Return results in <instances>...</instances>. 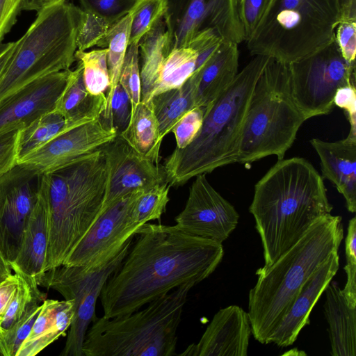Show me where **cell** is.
Wrapping results in <instances>:
<instances>
[{
    "label": "cell",
    "mask_w": 356,
    "mask_h": 356,
    "mask_svg": "<svg viewBox=\"0 0 356 356\" xmlns=\"http://www.w3.org/2000/svg\"><path fill=\"white\" fill-rule=\"evenodd\" d=\"M99 296L104 316L131 313L186 284L197 285L221 262L222 243L174 226L145 223Z\"/></svg>",
    "instance_id": "1"
},
{
    "label": "cell",
    "mask_w": 356,
    "mask_h": 356,
    "mask_svg": "<svg viewBox=\"0 0 356 356\" xmlns=\"http://www.w3.org/2000/svg\"><path fill=\"white\" fill-rule=\"evenodd\" d=\"M323 179L301 157L278 161L255 184L249 211L268 268L296 244L312 225L331 213Z\"/></svg>",
    "instance_id": "2"
},
{
    "label": "cell",
    "mask_w": 356,
    "mask_h": 356,
    "mask_svg": "<svg viewBox=\"0 0 356 356\" xmlns=\"http://www.w3.org/2000/svg\"><path fill=\"white\" fill-rule=\"evenodd\" d=\"M343 238L342 218L331 213L316 220L301 238L258 276L248 296L252 334L266 343L308 279L339 251Z\"/></svg>",
    "instance_id": "3"
},
{
    "label": "cell",
    "mask_w": 356,
    "mask_h": 356,
    "mask_svg": "<svg viewBox=\"0 0 356 356\" xmlns=\"http://www.w3.org/2000/svg\"><path fill=\"white\" fill-rule=\"evenodd\" d=\"M205 109L201 128L165 159L166 181L179 186L201 174L238 163L245 118L254 87L270 58L256 55Z\"/></svg>",
    "instance_id": "4"
},
{
    "label": "cell",
    "mask_w": 356,
    "mask_h": 356,
    "mask_svg": "<svg viewBox=\"0 0 356 356\" xmlns=\"http://www.w3.org/2000/svg\"><path fill=\"white\" fill-rule=\"evenodd\" d=\"M106 182L102 147L43 175L48 232L44 272L63 264L98 218Z\"/></svg>",
    "instance_id": "5"
},
{
    "label": "cell",
    "mask_w": 356,
    "mask_h": 356,
    "mask_svg": "<svg viewBox=\"0 0 356 356\" xmlns=\"http://www.w3.org/2000/svg\"><path fill=\"white\" fill-rule=\"evenodd\" d=\"M192 284L181 285L144 309L96 317L86 332L83 356L175 355L177 329Z\"/></svg>",
    "instance_id": "6"
},
{
    "label": "cell",
    "mask_w": 356,
    "mask_h": 356,
    "mask_svg": "<svg viewBox=\"0 0 356 356\" xmlns=\"http://www.w3.org/2000/svg\"><path fill=\"white\" fill-rule=\"evenodd\" d=\"M85 12L67 0H52L37 11L35 20L16 41L0 79V104L33 81L67 70L76 61V40Z\"/></svg>",
    "instance_id": "7"
},
{
    "label": "cell",
    "mask_w": 356,
    "mask_h": 356,
    "mask_svg": "<svg viewBox=\"0 0 356 356\" xmlns=\"http://www.w3.org/2000/svg\"><path fill=\"white\" fill-rule=\"evenodd\" d=\"M341 20L339 0H268L247 47L252 56L291 64L334 42Z\"/></svg>",
    "instance_id": "8"
},
{
    "label": "cell",
    "mask_w": 356,
    "mask_h": 356,
    "mask_svg": "<svg viewBox=\"0 0 356 356\" xmlns=\"http://www.w3.org/2000/svg\"><path fill=\"white\" fill-rule=\"evenodd\" d=\"M306 120L292 96L289 64L270 58L249 102L238 163L250 164L270 155L283 159Z\"/></svg>",
    "instance_id": "9"
},
{
    "label": "cell",
    "mask_w": 356,
    "mask_h": 356,
    "mask_svg": "<svg viewBox=\"0 0 356 356\" xmlns=\"http://www.w3.org/2000/svg\"><path fill=\"white\" fill-rule=\"evenodd\" d=\"M129 239L120 252L96 268L60 265L45 271L38 285L60 293L74 302V316L60 356H83L82 347L89 325L95 318L97 298L110 276L119 268L132 245Z\"/></svg>",
    "instance_id": "10"
},
{
    "label": "cell",
    "mask_w": 356,
    "mask_h": 356,
    "mask_svg": "<svg viewBox=\"0 0 356 356\" xmlns=\"http://www.w3.org/2000/svg\"><path fill=\"white\" fill-rule=\"evenodd\" d=\"M356 64L341 55L335 41L314 54L289 64L293 99L307 120L329 114L337 90L356 85Z\"/></svg>",
    "instance_id": "11"
},
{
    "label": "cell",
    "mask_w": 356,
    "mask_h": 356,
    "mask_svg": "<svg viewBox=\"0 0 356 356\" xmlns=\"http://www.w3.org/2000/svg\"><path fill=\"white\" fill-rule=\"evenodd\" d=\"M163 21L170 52L187 47L198 35L211 33L224 42L245 41L238 0H164Z\"/></svg>",
    "instance_id": "12"
},
{
    "label": "cell",
    "mask_w": 356,
    "mask_h": 356,
    "mask_svg": "<svg viewBox=\"0 0 356 356\" xmlns=\"http://www.w3.org/2000/svg\"><path fill=\"white\" fill-rule=\"evenodd\" d=\"M143 191L124 195L102 212L62 265L96 268L118 254L143 226L134 216Z\"/></svg>",
    "instance_id": "13"
},
{
    "label": "cell",
    "mask_w": 356,
    "mask_h": 356,
    "mask_svg": "<svg viewBox=\"0 0 356 356\" xmlns=\"http://www.w3.org/2000/svg\"><path fill=\"white\" fill-rule=\"evenodd\" d=\"M42 176L17 163L0 177V250L10 264L19 251L25 227L39 196Z\"/></svg>",
    "instance_id": "14"
},
{
    "label": "cell",
    "mask_w": 356,
    "mask_h": 356,
    "mask_svg": "<svg viewBox=\"0 0 356 356\" xmlns=\"http://www.w3.org/2000/svg\"><path fill=\"white\" fill-rule=\"evenodd\" d=\"M184 209L175 217L174 227L184 233L222 243L235 229L239 214L207 181L196 177Z\"/></svg>",
    "instance_id": "15"
},
{
    "label": "cell",
    "mask_w": 356,
    "mask_h": 356,
    "mask_svg": "<svg viewBox=\"0 0 356 356\" xmlns=\"http://www.w3.org/2000/svg\"><path fill=\"white\" fill-rule=\"evenodd\" d=\"M102 149L106 161L107 182L99 216L124 195L166 181L163 166L141 156L120 135Z\"/></svg>",
    "instance_id": "16"
},
{
    "label": "cell",
    "mask_w": 356,
    "mask_h": 356,
    "mask_svg": "<svg viewBox=\"0 0 356 356\" xmlns=\"http://www.w3.org/2000/svg\"><path fill=\"white\" fill-rule=\"evenodd\" d=\"M117 135L99 117L58 135L18 163L48 174L97 150Z\"/></svg>",
    "instance_id": "17"
},
{
    "label": "cell",
    "mask_w": 356,
    "mask_h": 356,
    "mask_svg": "<svg viewBox=\"0 0 356 356\" xmlns=\"http://www.w3.org/2000/svg\"><path fill=\"white\" fill-rule=\"evenodd\" d=\"M70 72V69L38 79L0 104V135L23 129L54 111Z\"/></svg>",
    "instance_id": "18"
},
{
    "label": "cell",
    "mask_w": 356,
    "mask_h": 356,
    "mask_svg": "<svg viewBox=\"0 0 356 356\" xmlns=\"http://www.w3.org/2000/svg\"><path fill=\"white\" fill-rule=\"evenodd\" d=\"M251 334L248 313L239 306L230 305L213 316L197 343L179 355L246 356Z\"/></svg>",
    "instance_id": "19"
},
{
    "label": "cell",
    "mask_w": 356,
    "mask_h": 356,
    "mask_svg": "<svg viewBox=\"0 0 356 356\" xmlns=\"http://www.w3.org/2000/svg\"><path fill=\"white\" fill-rule=\"evenodd\" d=\"M339 267V251H336L305 282L266 343L287 347L296 341L302 329L309 323V315L314 306Z\"/></svg>",
    "instance_id": "20"
},
{
    "label": "cell",
    "mask_w": 356,
    "mask_h": 356,
    "mask_svg": "<svg viewBox=\"0 0 356 356\" xmlns=\"http://www.w3.org/2000/svg\"><path fill=\"white\" fill-rule=\"evenodd\" d=\"M310 143L321 161L323 179L331 181L345 199L350 213L356 211V135L327 142L313 138Z\"/></svg>",
    "instance_id": "21"
},
{
    "label": "cell",
    "mask_w": 356,
    "mask_h": 356,
    "mask_svg": "<svg viewBox=\"0 0 356 356\" xmlns=\"http://www.w3.org/2000/svg\"><path fill=\"white\" fill-rule=\"evenodd\" d=\"M47 245L46 202L40 188L25 227L19 251L10 263L12 270L21 272L33 287H39L38 280L44 272Z\"/></svg>",
    "instance_id": "22"
},
{
    "label": "cell",
    "mask_w": 356,
    "mask_h": 356,
    "mask_svg": "<svg viewBox=\"0 0 356 356\" xmlns=\"http://www.w3.org/2000/svg\"><path fill=\"white\" fill-rule=\"evenodd\" d=\"M238 44L222 42L193 75L197 81L195 106L206 109L233 82L238 74Z\"/></svg>",
    "instance_id": "23"
},
{
    "label": "cell",
    "mask_w": 356,
    "mask_h": 356,
    "mask_svg": "<svg viewBox=\"0 0 356 356\" xmlns=\"http://www.w3.org/2000/svg\"><path fill=\"white\" fill-rule=\"evenodd\" d=\"M324 292L323 309L328 324L330 354L356 356V307L348 305L336 282H330Z\"/></svg>",
    "instance_id": "24"
},
{
    "label": "cell",
    "mask_w": 356,
    "mask_h": 356,
    "mask_svg": "<svg viewBox=\"0 0 356 356\" xmlns=\"http://www.w3.org/2000/svg\"><path fill=\"white\" fill-rule=\"evenodd\" d=\"M74 309L72 300H44L31 330L16 356H34L70 328Z\"/></svg>",
    "instance_id": "25"
},
{
    "label": "cell",
    "mask_w": 356,
    "mask_h": 356,
    "mask_svg": "<svg viewBox=\"0 0 356 356\" xmlns=\"http://www.w3.org/2000/svg\"><path fill=\"white\" fill-rule=\"evenodd\" d=\"M106 107V94H90L86 90L83 67L78 61L76 67L70 72L67 84L55 108L70 128L99 118Z\"/></svg>",
    "instance_id": "26"
},
{
    "label": "cell",
    "mask_w": 356,
    "mask_h": 356,
    "mask_svg": "<svg viewBox=\"0 0 356 356\" xmlns=\"http://www.w3.org/2000/svg\"><path fill=\"white\" fill-rule=\"evenodd\" d=\"M118 135L141 156L159 164L163 139L159 122L149 104L140 101L136 106L127 127Z\"/></svg>",
    "instance_id": "27"
},
{
    "label": "cell",
    "mask_w": 356,
    "mask_h": 356,
    "mask_svg": "<svg viewBox=\"0 0 356 356\" xmlns=\"http://www.w3.org/2000/svg\"><path fill=\"white\" fill-rule=\"evenodd\" d=\"M138 49L142 60L140 70L141 101L148 103L163 60L170 53L163 18L140 39Z\"/></svg>",
    "instance_id": "28"
},
{
    "label": "cell",
    "mask_w": 356,
    "mask_h": 356,
    "mask_svg": "<svg viewBox=\"0 0 356 356\" xmlns=\"http://www.w3.org/2000/svg\"><path fill=\"white\" fill-rule=\"evenodd\" d=\"M196 86V79L191 75L180 88L159 93L147 103L157 118L162 139L185 113L195 107Z\"/></svg>",
    "instance_id": "29"
},
{
    "label": "cell",
    "mask_w": 356,
    "mask_h": 356,
    "mask_svg": "<svg viewBox=\"0 0 356 356\" xmlns=\"http://www.w3.org/2000/svg\"><path fill=\"white\" fill-rule=\"evenodd\" d=\"M197 56L195 50L189 47L172 49L163 60L149 101L159 93L180 88L194 72Z\"/></svg>",
    "instance_id": "30"
},
{
    "label": "cell",
    "mask_w": 356,
    "mask_h": 356,
    "mask_svg": "<svg viewBox=\"0 0 356 356\" xmlns=\"http://www.w3.org/2000/svg\"><path fill=\"white\" fill-rule=\"evenodd\" d=\"M132 18L131 10L110 27L105 38L98 45L101 47H107L108 49L107 65L111 85L106 93V106L111 99L115 88L119 83L122 66L129 47Z\"/></svg>",
    "instance_id": "31"
},
{
    "label": "cell",
    "mask_w": 356,
    "mask_h": 356,
    "mask_svg": "<svg viewBox=\"0 0 356 356\" xmlns=\"http://www.w3.org/2000/svg\"><path fill=\"white\" fill-rule=\"evenodd\" d=\"M71 129L63 116L55 109L40 116L21 129L18 145L19 161Z\"/></svg>",
    "instance_id": "32"
},
{
    "label": "cell",
    "mask_w": 356,
    "mask_h": 356,
    "mask_svg": "<svg viewBox=\"0 0 356 356\" xmlns=\"http://www.w3.org/2000/svg\"><path fill=\"white\" fill-rule=\"evenodd\" d=\"M107 48L90 51L76 50V60L83 67V77L88 92L94 95L106 93L111 85Z\"/></svg>",
    "instance_id": "33"
},
{
    "label": "cell",
    "mask_w": 356,
    "mask_h": 356,
    "mask_svg": "<svg viewBox=\"0 0 356 356\" xmlns=\"http://www.w3.org/2000/svg\"><path fill=\"white\" fill-rule=\"evenodd\" d=\"M44 293L35 295L29 303L22 316L3 334L0 340V354L2 356H16L40 311Z\"/></svg>",
    "instance_id": "34"
},
{
    "label": "cell",
    "mask_w": 356,
    "mask_h": 356,
    "mask_svg": "<svg viewBox=\"0 0 356 356\" xmlns=\"http://www.w3.org/2000/svg\"><path fill=\"white\" fill-rule=\"evenodd\" d=\"M170 187L166 181L141 193L134 208V216L138 223L143 225L149 221L160 219L170 200Z\"/></svg>",
    "instance_id": "35"
},
{
    "label": "cell",
    "mask_w": 356,
    "mask_h": 356,
    "mask_svg": "<svg viewBox=\"0 0 356 356\" xmlns=\"http://www.w3.org/2000/svg\"><path fill=\"white\" fill-rule=\"evenodd\" d=\"M164 0H138L132 8L129 46L138 44L140 39L163 17Z\"/></svg>",
    "instance_id": "36"
},
{
    "label": "cell",
    "mask_w": 356,
    "mask_h": 356,
    "mask_svg": "<svg viewBox=\"0 0 356 356\" xmlns=\"http://www.w3.org/2000/svg\"><path fill=\"white\" fill-rule=\"evenodd\" d=\"M131 115L130 98L122 86L118 83L100 118L108 128L115 131L118 135L127 127Z\"/></svg>",
    "instance_id": "37"
},
{
    "label": "cell",
    "mask_w": 356,
    "mask_h": 356,
    "mask_svg": "<svg viewBox=\"0 0 356 356\" xmlns=\"http://www.w3.org/2000/svg\"><path fill=\"white\" fill-rule=\"evenodd\" d=\"M138 54V44H131L128 47L119 79V83L130 98L131 111L141 101Z\"/></svg>",
    "instance_id": "38"
},
{
    "label": "cell",
    "mask_w": 356,
    "mask_h": 356,
    "mask_svg": "<svg viewBox=\"0 0 356 356\" xmlns=\"http://www.w3.org/2000/svg\"><path fill=\"white\" fill-rule=\"evenodd\" d=\"M82 10L113 25L134 7L138 0H79Z\"/></svg>",
    "instance_id": "39"
},
{
    "label": "cell",
    "mask_w": 356,
    "mask_h": 356,
    "mask_svg": "<svg viewBox=\"0 0 356 356\" xmlns=\"http://www.w3.org/2000/svg\"><path fill=\"white\" fill-rule=\"evenodd\" d=\"M347 280L342 292L351 307H356V218L348 221L345 239Z\"/></svg>",
    "instance_id": "40"
},
{
    "label": "cell",
    "mask_w": 356,
    "mask_h": 356,
    "mask_svg": "<svg viewBox=\"0 0 356 356\" xmlns=\"http://www.w3.org/2000/svg\"><path fill=\"white\" fill-rule=\"evenodd\" d=\"M205 112L202 107H195L185 113L174 125L171 132L175 135L177 148L188 146L199 132Z\"/></svg>",
    "instance_id": "41"
},
{
    "label": "cell",
    "mask_w": 356,
    "mask_h": 356,
    "mask_svg": "<svg viewBox=\"0 0 356 356\" xmlns=\"http://www.w3.org/2000/svg\"><path fill=\"white\" fill-rule=\"evenodd\" d=\"M111 26L104 19L85 12L84 21L76 40L77 50L86 51L93 46H98Z\"/></svg>",
    "instance_id": "42"
},
{
    "label": "cell",
    "mask_w": 356,
    "mask_h": 356,
    "mask_svg": "<svg viewBox=\"0 0 356 356\" xmlns=\"http://www.w3.org/2000/svg\"><path fill=\"white\" fill-rule=\"evenodd\" d=\"M334 41L342 57L348 63L356 64V20H341L336 29Z\"/></svg>",
    "instance_id": "43"
},
{
    "label": "cell",
    "mask_w": 356,
    "mask_h": 356,
    "mask_svg": "<svg viewBox=\"0 0 356 356\" xmlns=\"http://www.w3.org/2000/svg\"><path fill=\"white\" fill-rule=\"evenodd\" d=\"M268 0H238V14L243 27L245 41L254 30Z\"/></svg>",
    "instance_id": "44"
},
{
    "label": "cell",
    "mask_w": 356,
    "mask_h": 356,
    "mask_svg": "<svg viewBox=\"0 0 356 356\" xmlns=\"http://www.w3.org/2000/svg\"><path fill=\"white\" fill-rule=\"evenodd\" d=\"M20 133L17 129L0 135V177L18 163Z\"/></svg>",
    "instance_id": "45"
},
{
    "label": "cell",
    "mask_w": 356,
    "mask_h": 356,
    "mask_svg": "<svg viewBox=\"0 0 356 356\" xmlns=\"http://www.w3.org/2000/svg\"><path fill=\"white\" fill-rule=\"evenodd\" d=\"M356 85L339 88L334 97V104L343 109L350 125V134L356 135Z\"/></svg>",
    "instance_id": "46"
},
{
    "label": "cell",
    "mask_w": 356,
    "mask_h": 356,
    "mask_svg": "<svg viewBox=\"0 0 356 356\" xmlns=\"http://www.w3.org/2000/svg\"><path fill=\"white\" fill-rule=\"evenodd\" d=\"M24 0H0V50L6 35L16 24Z\"/></svg>",
    "instance_id": "47"
},
{
    "label": "cell",
    "mask_w": 356,
    "mask_h": 356,
    "mask_svg": "<svg viewBox=\"0 0 356 356\" xmlns=\"http://www.w3.org/2000/svg\"><path fill=\"white\" fill-rule=\"evenodd\" d=\"M17 284L18 278L15 273L0 284V340L3 334L2 330L3 318L15 293Z\"/></svg>",
    "instance_id": "48"
},
{
    "label": "cell",
    "mask_w": 356,
    "mask_h": 356,
    "mask_svg": "<svg viewBox=\"0 0 356 356\" xmlns=\"http://www.w3.org/2000/svg\"><path fill=\"white\" fill-rule=\"evenodd\" d=\"M16 47L15 42L4 43L0 50V79L3 75Z\"/></svg>",
    "instance_id": "49"
},
{
    "label": "cell",
    "mask_w": 356,
    "mask_h": 356,
    "mask_svg": "<svg viewBox=\"0 0 356 356\" xmlns=\"http://www.w3.org/2000/svg\"><path fill=\"white\" fill-rule=\"evenodd\" d=\"M342 13V20H356V0H339Z\"/></svg>",
    "instance_id": "50"
},
{
    "label": "cell",
    "mask_w": 356,
    "mask_h": 356,
    "mask_svg": "<svg viewBox=\"0 0 356 356\" xmlns=\"http://www.w3.org/2000/svg\"><path fill=\"white\" fill-rule=\"evenodd\" d=\"M13 273L10 262L0 250V284Z\"/></svg>",
    "instance_id": "51"
},
{
    "label": "cell",
    "mask_w": 356,
    "mask_h": 356,
    "mask_svg": "<svg viewBox=\"0 0 356 356\" xmlns=\"http://www.w3.org/2000/svg\"><path fill=\"white\" fill-rule=\"evenodd\" d=\"M42 5V0H24L23 10L38 11Z\"/></svg>",
    "instance_id": "52"
},
{
    "label": "cell",
    "mask_w": 356,
    "mask_h": 356,
    "mask_svg": "<svg viewBox=\"0 0 356 356\" xmlns=\"http://www.w3.org/2000/svg\"><path fill=\"white\" fill-rule=\"evenodd\" d=\"M50 1H52V0H42V3L44 4V3H45L47 2H49Z\"/></svg>",
    "instance_id": "53"
},
{
    "label": "cell",
    "mask_w": 356,
    "mask_h": 356,
    "mask_svg": "<svg viewBox=\"0 0 356 356\" xmlns=\"http://www.w3.org/2000/svg\"><path fill=\"white\" fill-rule=\"evenodd\" d=\"M0 355H1V354H0Z\"/></svg>",
    "instance_id": "54"
}]
</instances>
